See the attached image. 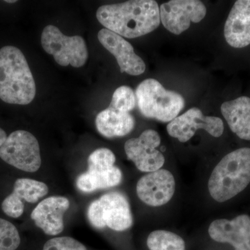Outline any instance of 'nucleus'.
Wrapping results in <instances>:
<instances>
[{
    "mask_svg": "<svg viewBox=\"0 0 250 250\" xmlns=\"http://www.w3.org/2000/svg\"><path fill=\"white\" fill-rule=\"evenodd\" d=\"M136 98L143 116L163 123L173 121L185 104L180 94L166 90L154 79H147L138 85Z\"/></svg>",
    "mask_w": 250,
    "mask_h": 250,
    "instance_id": "nucleus-4",
    "label": "nucleus"
},
{
    "mask_svg": "<svg viewBox=\"0 0 250 250\" xmlns=\"http://www.w3.org/2000/svg\"><path fill=\"white\" fill-rule=\"evenodd\" d=\"M21 243V236L16 226L0 218V250H16Z\"/></svg>",
    "mask_w": 250,
    "mask_h": 250,
    "instance_id": "nucleus-22",
    "label": "nucleus"
},
{
    "mask_svg": "<svg viewBox=\"0 0 250 250\" xmlns=\"http://www.w3.org/2000/svg\"><path fill=\"white\" fill-rule=\"evenodd\" d=\"M116 156L107 148H99L88 156V170L77 179L80 191L90 193L116 187L123 180V173L114 166Z\"/></svg>",
    "mask_w": 250,
    "mask_h": 250,
    "instance_id": "nucleus-6",
    "label": "nucleus"
},
{
    "mask_svg": "<svg viewBox=\"0 0 250 250\" xmlns=\"http://www.w3.org/2000/svg\"><path fill=\"white\" fill-rule=\"evenodd\" d=\"M250 183V148L229 153L210 174L208 188L215 201L225 202L244 190Z\"/></svg>",
    "mask_w": 250,
    "mask_h": 250,
    "instance_id": "nucleus-3",
    "label": "nucleus"
},
{
    "mask_svg": "<svg viewBox=\"0 0 250 250\" xmlns=\"http://www.w3.org/2000/svg\"><path fill=\"white\" fill-rule=\"evenodd\" d=\"M197 129H204L212 136L220 137L224 132V123L221 118L204 116L198 108H192L174 118L167 126L168 134L181 143L191 139Z\"/></svg>",
    "mask_w": 250,
    "mask_h": 250,
    "instance_id": "nucleus-11",
    "label": "nucleus"
},
{
    "mask_svg": "<svg viewBox=\"0 0 250 250\" xmlns=\"http://www.w3.org/2000/svg\"><path fill=\"white\" fill-rule=\"evenodd\" d=\"M95 125L100 134L108 139L123 137L134 129L135 120L129 113L108 107L97 116Z\"/></svg>",
    "mask_w": 250,
    "mask_h": 250,
    "instance_id": "nucleus-19",
    "label": "nucleus"
},
{
    "mask_svg": "<svg viewBox=\"0 0 250 250\" xmlns=\"http://www.w3.org/2000/svg\"><path fill=\"white\" fill-rule=\"evenodd\" d=\"M211 239L229 243L235 250H250V217L241 215L231 220L218 219L208 228Z\"/></svg>",
    "mask_w": 250,
    "mask_h": 250,
    "instance_id": "nucleus-14",
    "label": "nucleus"
},
{
    "mask_svg": "<svg viewBox=\"0 0 250 250\" xmlns=\"http://www.w3.org/2000/svg\"><path fill=\"white\" fill-rule=\"evenodd\" d=\"M136 98L134 91L129 86L122 85L113 93L109 107L117 111H132L136 106Z\"/></svg>",
    "mask_w": 250,
    "mask_h": 250,
    "instance_id": "nucleus-21",
    "label": "nucleus"
},
{
    "mask_svg": "<svg viewBox=\"0 0 250 250\" xmlns=\"http://www.w3.org/2000/svg\"><path fill=\"white\" fill-rule=\"evenodd\" d=\"M6 139H7V136H6V132L1 128H0V147L4 144Z\"/></svg>",
    "mask_w": 250,
    "mask_h": 250,
    "instance_id": "nucleus-24",
    "label": "nucleus"
},
{
    "mask_svg": "<svg viewBox=\"0 0 250 250\" xmlns=\"http://www.w3.org/2000/svg\"><path fill=\"white\" fill-rule=\"evenodd\" d=\"M0 158L19 170L36 172L41 166L39 141L29 131H15L0 147Z\"/></svg>",
    "mask_w": 250,
    "mask_h": 250,
    "instance_id": "nucleus-8",
    "label": "nucleus"
},
{
    "mask_svg": "<svg viewBox=\"0 0 250 250\" xmlns=\"http://www.w3.org/2000/svg\"><path fill=\"white\" fill-rule=\"evenodd\" d=\"M35 81L24 54L14 46L0 49V99L11 104L27 105L36 96Z\"/></svg>",
    "mask_w": 250,
    "mask_h": 250,
    "instance_id": "nucleus-2",
    "label": "nucleus"
},
{
    "mask_svg": "<svg viewBox=\"0 0 250 250\" xmlns=\"http://www.w3.org/2000/svg\"><path fill=\"white\" fill-rule=\"evenodd\" d=\"M96 16L105 29L128 39L152 32L161 22L159 5L153 0L103 5L97 11Z\"/></svg>",
    "mask_w": 250,
    "mask_h": 250,
    "instance_id": "nucleus-1",
    "label": "nucleus"
},
{
    "mask_svg": "<svg viewBox=\"0 0 250 250\" xmlns=\"http://www.w3.org/2000/svg\"><path fill=\"white\" fill-rule=\"evenodd\" d=\"M5 2L9 3V4H12V3L17 2V1H16V0H13V1L9 0V1H7V0H6V1H5Z\"/></svg>",
    "mask_w": 250,
    "mask_h": 250,
    "instance_id": "nucleus-25",
    "label": "nucleus"
},
{
    "mask_svg": "<svg viewBox=\"0 0 250 250\" xmlns=\"http://www.w3.org/2000/svg\"><path fill=\"white\" fill-rule=\"evenodd\" d=\"M42 250H88L80 241L71 237L51 238L44 244Z\"/></svg>",
    "mask_w": 250,
    "mask_h": 250,
    "instance_id": "nucleus-23",
    "label": "nucleus"
},
{
    "mask_svg": "<svg viewBox=\"0 0 250 250\" xmlns=\"http://www.w3.org/2000/svg\"><path fill=\"white\" fill-rule=\"evenodd\" d=\"M149 250H186L183 238L173 232L165 230L152 231L147 237Z\"/></svg>",
    "mask_w": 250,
    "mask_h": 250,
    "instance_id": "nucleus-20",
    "label": "nucleus"
},
{
    "mask_svg": "<svg viewBox=\"0 0 250 250\" xmlns=\"http://www.w3.org/2000/svg\"><path fill=\"white\" fill-rule=\"evenodd\" d=\"M225 40L234 48L250 45V0H238L233 4L224 28Z\"/></svg>",
    "mask_w": 250,
    "mask_h": 250,
    "instance_id": "nucleus-17",
    "label": "nucleus"
},
{
    "mask_svg": "<svg viewBox=\"0 0 250 250\" xmlns=\"http://www.w3.org/2000/svg\"><path fill=\"white\" fill-rule=\"evenodd\" d=\"M98 38L104 47L116 57L121 72L138 76L145 72L146 63L124 38L105 28L99 31Z\"/></svg>",
    "mask_w": 250,
    "mask_h": 250,
    "instance_id": "nucleus-13",
    "label": "nucleus"
},
{
    "mask_svg": "<svg viewBox=\"0 0 250 250\" xmlns=\"http://www.w3.org/2000/svg\"><path fill=\"white\" fill-rule=\"evenodd\" d=\"M87 217L93 228L123 231L132 226L133 216L127 199L119 192L104 194L88 207Z\"/></svg>",
    "mask_w": 250,
    "mask_h": 250,
    "instance_id": "nucleus-5",
    "label": "nucleus"
},
{
    "mask_svg": "<svg viewBox=\"0 0 250 250\" xmlns=\"http://www.w3.org/2000/svg\"><path fill=\"white\" fill-rule=\"evenodd\" d=\"M160 19L167 30L179 35L190 23L200 22L207 14L205 5L198 0H172L161 4Z\"/></svg>",
    "mask_w": 250,
    "mask_h": 250,
    "instance_id": "nucleus-10",
    "label": "nucleus"
},
{
    "mask_svg": "<svg viewBox=\"0 0 250 250\" xmlns=\"http://www.w3.org/2000/svg\"><path fill=\"white\" fill-rule=\"evenodd\" d=\"M161 144L157 131L147 129L137 138L129 139L125 144V151L129 160L138 170L152 172L160 170L165 163L164 154L156 148Z\"/></svg>",
    "mask_w": 250,
    "mask_h": 250,
    "instance_id": "nucleus-9",
    "label": "nucleus"
},
{
    "mask_svg": "<svg viewBox=\"0 0 250 250\" xmlns=\"http://www.w3.org/2000/svg\"><path fill=\"white\" fill-rule=\"evenodd\" d=\"M69 207L70 201L66 197H47L36 206L31 218L45 234L57 236L63 231V216Z\"/></svg>",
    "mask_w": 250,
    "mask_h": 250,
    "instance_id": "nucleus-15",
    "label": "nucleus"
},
{
    "mask_svg": "<svg viewBox=\"0 0 250 250\" xmlns=\"http://www.w3.org/2000/svg\"><path fill=\"white\" fill-rule=\"evenodd\" d=\"M41 44L44 50L53 56L54 60L62 66L82 67L88 59V49L83 38L64 35L54 25L44 28Z\"/></svg>",
    "mask_w": 250,
    "mask_h": 250,
    "instance_id": "nucleus-7",
    "label": "nucleus"
},
{
    "mask_svg": "<svg viewBox=\"0 0 250 250\" xmlns=\"http://www.w3.org/2000/svg\"><path fill=\"white\" fill-rule=\"evenodd\" d=\"M48 187L43 182L31 179H18L14 184L12 193L1 204L5 214L18 218L24 213V202L36 203L48 193Z\"/></svg>",
    "mask_w": 250,
    "mask_h": 250,
    "instance_id": "nucleus-16",
    "label": "nucleus"
},
{
    "mask_svg": "<svg viewBox=\"0 0 250 250\" xmlns=\"http://www.w3.org/2000/svg\"><path fill=\"white\" fill-rule=\"evenodd\" d=\"M221 112L232 132L240 139L250 141V98L243 96L225 102Z\"/></svg>",
    "mask_w": 250,
    "mask_h": 250,
    "instance_id": "nucleus-18",
    "label": "nucleus"
},
{
    "mask_svg": "<svg viewBox=\"0 0 250 250\" xmlns=\"http://www.w3.org/2000/svg\"><path fill=\"white\" fill-rule=\"evenodd\" d=\"M174 176L170 171L160 169L143 176L136 186L140 200L151 207H161L168 203L175 192Z\"/></svg>",
    "mask_w": 250,
    "mask_h": 250,
    "instance_id": "nucleus-12",
    "label": "nucleus"
}]
</instances>
